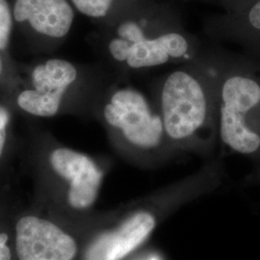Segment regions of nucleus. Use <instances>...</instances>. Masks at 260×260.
<instances>
[{"label": "nucleus", "instance_id": "nucleus-1", "mask_svg": "<svg viewBox=\"0 0 260 260\" xmlns=\"http://www.w3.org/2000/svg\"><path fill=\"white\" fill-rule=\"evenodd\" d=\"M160 115L165 134L186 145L210 137L213 116L204 83L194 75L177 71L168 76L160 95Z\"/></svg>", "mask_w": 260, "mask_h": 260}, {"label": "nucleus", "instance_id": "nucleus-2", "mask_svg": "<svg viewBox=\"0 0 260 260\" xmlns=\"http://www.w3.org/2000/svg\"><path fill=\"white\" fill-rule=\"evenodd\" d=\"M259 105L258 81L244 75L224 80L220 93L219 133L226 147L243 154L258 150L260 135L251 128L250 118Z\"/></svg>", "mask_w": 260, "mask_h": 260}, {"label": "nucleus", "instance_id": "nucleus-3", "mask_svg": "<svg viewBox=\"0 0 260 260\" xmlns=\"http://www.w3.org/2000/svg\"><path fill=\"white\" fill-rule=\"evenodd\" d=\"M103 115L126 143L141 151L157 149L166 136L160 113L153 111L146 96L135 89L118 90L105 105Z\"/></svg>", "mask_w": 260, "mask_h": 260}, {"label": "nucleus", "instance_id": "nucleus-4", "mask_svg": "<svg viewBox=\"0 0 260 260\" xmlns=\"http://www.w3.org/2000/svg\"><path fill=\"white\" fill-rule=\"evenodd\" d=\"M108 48L118 62L141 70L184 58L189 52V43L177 32L149 35L138 23L125 21L118 28V37L112 40Z\"/></svg>", "mask_w": 260, "mask_h": 260}, {"label": "nucleus", "instance_id": "nucleus-5", "mask_svg": "<svg viewBox=\"0 0 260 260\" xmlns=\"http://www.w3.org/2000/svg\"><path fill=\"white\" fill-rule=\"evenodd\" d=\"M16 250L19 260H74L78 246L56 223L24 216L16 225Z\"/></svg>", "mask_w": 260, "mask_h": 260}, {"label": "nucleus", "instance_id": "nucleus-6", "mask_svg": "<svg viewBox=\"0 0 260 260\" xmlns=\"http://www.w3.org/2000/svg\"><path fill=\"white\" fill-rule=\"evenodd\" d=\"M77 77L72 63L62 59H50L39 65L32 74L34 89L19 93V107L38 117H52L59 110L63 95Z\"/></svg>", "mask_w": 260, "mask_h": 260}, {"label": "nucleus", "instance_id": "nucleus-7", "mask_svg": "<svg viewBox=\"0 0 260 260\" xmlns=\"http://www.w3.org/2000/svg\"><path fill=\"white\" fill-rule=\"evenodd\" d=\"M50 165L60 177L69 182L68 203L77 210L93 206L100 194L103 173L88 155L68 148L51 152Z\"/></svg>", "mask_w": 260, "mask_h": 260}, {"label": "nucleus", "instance_id": "nucleus-8", "mask_svg": "<svg viewBox=\"0 0 260 260\" xmlns=\"http://www.w3.org/2000/svg\"><path fill=\"white\" fill-rule=\"evenodd\" d=\"M156 224L152 212L137 210L115 229L93 239L85 250L83 260H123L149 239Z\"/></svg>", "mask_w": 260, "mask_h": 260}, {"label": "nucleus", "instance_id": "nucleus-9", "mask_svg": "<svg viewBox=\"0 0 260 260\" xmlns=\"http://www.w3.org/2000/svg\"><path fill=\"white\" fill-rule=\"evenodd\" d=\"M16 20L29 21L37 32L48 37L66 36L74 21V11L67 0H17Z\"/></svg>", "mask_w": 260, "mask_h": 260}, {"label": "nucleus", "instance_id": "nucleus-10", "mask_svg": "<svg viewBox=\"0 0 260 260\" xmlns=\"http://www.w3.org/2000/svg\"><path fill=\"white\" fill-rule=\"evenodd\" d=\"M75 7L84 15L92 18H103L111 7L113 0H72Z\"/></svg>", "mask_w": 260, "mask_h": 260}, {"label": "nucleus", "instance_id": "nucleus-11", "mask_svg": "<svg viewBox=\"0 0 260 260\" xmlns=\"http://www.w3.org/2000/svg\"><path fill=\"white\" fill-rule=\"evenodd\" d=\"M12 30V15L6 0H0V50L8 47Z\"/></svg>", "mask_w": 260, "mask_h": 260}, {"label": "nucleus", "instance_id": "nucleus-12", "mask_svg": "<svg viewBox=\"0 0 260 260\" xmlns=\"http://www.w3.org/2000/svg\"><path fill=\"white\" fill-rule=\"evenodd\" d=\"M8 235L0 233V260H12V252L8 246Z\"/></svg>", "mask_w": 260, "mask_h": 260}, {"label": "nucleus", "instance_id": "nucleus-13", "mask_svg": "<svg viewBox=\"0 0 260 260\" xmlns=\"http://www.w3.org/2000/svg\"><path fill=\"white\" fill-rule=\"evenodd\" d=\"M249 21L251 26L260 30V0L253 5L249 13Z\"/></svg>", "mask_w": 260, "mask_h": 260}, {"label": "nucleus", "instance_id": "nucleus-14", "mask_svg": "<svg viewBox=\"0 0 260 260\" xmlns=\"http://www.w3.org/2000/svg\"><path fill=\"white\" fill-rule=\"evenodd\" d=\"M9 122V112L0 106V128H7Z\"/></svg>", "mask_w": 260, "mask_h": 260}, {"label": "nucleus", "instance_id": "nucleus-15", "mask_svg": "<svg viewBox=\"0 0 260 260\" xmlns=\"http://www.w3.org/2000/svg\"><path fill=\"white\" fill-rule=\"evenodd\" d=\"M7 128H0V157L3 153L5 143L7 139Z\"/></svg>", "mask_w": 260, "mask_h": 260}, {"label": "nucleus", "instance_id": "nucleus-16", "mask_svg": "<svg viewBox=\"0 0 260 260\" xmlns=\"http://www.w3.org/2000/svg\"><path fill=\"white\" fill-rule=\"evenodd\" d=\"M1 72H2V60L0 58V75H1Z\"/></svg>", "mask_w": 260, "mask_h": 260}]
</instances>
